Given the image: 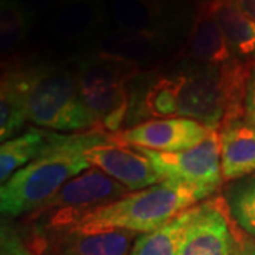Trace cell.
<instances>
[{"instance_id":"cell-3","label":"cell","mask_w":255,"mask_h":255,"mask_svg":"<svg viewBox=\"0 0 255 255\" xmlns=\"http://www.w3.org/2000/svg\"><path fill=\"white\" fill-rule=\"evenodd\" d=\"M24 92L28 121L60 133H81L100 129L84 104L77 81L75 63L14 67Z\"/></svg>"},{"instance_id":"cell-20","label":"cell","mask_w":255,"mask_h":255,"mask_svg":"<svg viewBox=\"0 0 255 255\" xmlns=\"http://www.w3.org/2000/svg\"><path fill=\"white\" fill-rule=\"evenodd\" d=\"M28 121L24 92L13 70H3L0 82V139L17 136Z\"/></svg>"},{"instance_id":"cell-10","label":"cell","mask_w":255,"mask_h":255,"mask_svg":"<svg viewBox=\"0 0 255 255\" xmlns=\"http://www.w3.org/2000/svg\"><path fill=\"white\" fill-rule=\"evenodd\" d=\"M236 237L221 199L201 201L184 231L179 255H233Z\"/></svg>"},{"instance_id":"cell-23","label":"cell","mask_w":255,"mask_h":255,"mask_svg":"<svg viewBox=\"0 0 255 255\" xmlns=\"http://www.w3.org/2000/svg\"><path fill=\"white\" fill-rule=\"evenodd\" d=\"M0 255H37L9 223H1Z\"/></svg>"},{"instance_id":"cell-5","label":"cell","mask_w":255,"mask_h":255,"mask_svg":"<svg viewBox=\"0 0 255 255\" xmlns=\"http://www.w3.org/2000/svg\"><path fill=\"white\" fill-rule=\"evenodd\" d=\"M74 63L80 95L98 128L118 133L130 107L128 85L140 68L95 51L75 58Z\"/></svg>"},{"instance_id":"cell-7","label":"cell","mask_w":255,"mask_h":255,"mask_svg":"<svg viewBox=\"0 0 255 255\" xmlns=\"http://www.w3.org/2000/svg\"><path fill=\"white\" fill-rule=\"evenodd\" d=\"M155 166L162 180L186 184L213 194L224 182L221 173L217 130H213L197 146L180 152H155L136 147Z\"/></svg>"},{"instance_id":"cell-28","label":"cell","mask_w":255,"mask_h":255,"mask_svg":"<svg viewBox=\"0 0 255 255\" xmlns=\"http://www.w3.org/2000/svg\"><path fill=\"white\" fill-rule=\"evenodd\" d=\"M193 1H196L199 6H203V4H209V3H213V1H216V0H193Z\"/></svg>"},{"instance_id":"cell-26","label":"cell","mask_w":255,"mask_h":255,"mask_svg":"<svg viewBox=\"0 0 255 255\" xmlns=\"http://www.w3.org/2000/svg\"><path fill=\"white\" fill-rule=\"evenodd\" d=\"M236 237V246H234V254L233 255H255V238L250 236H238Z\"/></svg>"},{"instance_id":"cell-8","label":"cell","mask_w":255,"mask_h":255,"mask_svg":"<svg viewBox=\"0 0 255 255\" xmlns=\"http://www.w3.org/2000/svg\"><path fill=\"white\" fill-rule=\"evenodd\" d=\"M139 234L127 230L34 231L38 255H129Z\"/></svg>"},{"instance_id":"cell-25","label":"cell","mask_w":255,"mask_h":255,"mask_svg":"<svg viewBox=\"0 0 255 255\" xmlns=\"http://www.w3.org/2000/svg\"><path fill=\"white\" fill-rule=\"evenodd\" d=\"M243 118L255 127V65L247 78L243 100Z\"/></svg>"},{"instance_id":"cell-19","label":"cell","mask_w":255,"mask_h":255,"mask_svg":"<svg viewBox=\"0 0 255 255\" xmlns=\"http://www.w3.org/2000/svg\"><path fill=\"white\" fill-rule=\"evenodd\" d=\"M199 204L183 211L163 227L152 233L139 234L129 255H179L184 231L196 216Z\"/></svg>"},{"instance_id":"cell-18","label":"cell","mask_w":255,"mask_h":255,"mask_svg":"<svg viewBox=\"0 0 255 255\" xmlns=\"http://www.w3.org/2000/svg\"><path fill=\"white\" fill-rule=\"evenodd\" d=\"M234 57L238 61L255 64V21L238 9L231 0L209 3Z\"/></svg>"},{"instance_id":"cell-27","label":"cell","mask_w":255,"mask_h":255,"mask_svg":"<svg viewBox=\"0 0 255 255\" xmlns=\"http://www.w3.org/2000/svg\"><path fill=\"white\" fill-rule=\"evenodd\" d=\"M247 17L255 21V0H231Z\"/></svg>"},{"instance_id":"cell-15","label":"cell","mask_w":255,"mask_h":255,"mask_svg":"<svg viewBox=\"0 0 255 255\" xmlns=\"http://www.w3.org/2000/svg\"><path fill=\"white\" fill-rule=\"evenodd\" d=\"M224 182L255 173V127L243 118L231 119L217 130Z\"/></svg>"},{"instance_id":"cell-24","label":"cell","mask_w":255,"mask_h":255,"mask_svg":"<svg viewBox=\"0 0 255 255\" xmlns=\"http://www.w3.org/2000/svg\"><path fill=\"white\" fill-rule=\"evenodd\" d=\"M14 1L21 9L24 17L27 18L28 24L31 26L41 14L54 9L60 0H14Z\"/></svg>"},{"instance_id":"cell-16","label":"cell","mask_w":255,"mask_h":255,"mask_svg":"<svg viewBox=\"0 0 255 255\" xmlns=\"http://www.w3.org/2000/svg\"><path fill=\"white\" fill-rule=\"evenodd\" d=\"M64 133L43 128H28L23 133L3 142L0 146V182L9 180L13 174L30 162L43 156L55 146Z\"/></svg>"},{"instance_id":"cell-13","label":"cell","mask_w":255,"mask_h":255,"mask_svg":"<svg viewBox=\"0 0 255 255\" xmlns=\"http://www.w3.org/2000/svg\"><path fill=\"white\" fill-rule=\"evenodd\" d=\"M169 33L107 30L94 43V51L125 63L140 65L155 61L169 50Z\"/></svg>"},{"instance_id":"cell-9","label":"cell","mask_w":255,"mask_h":255,"mask_svg":"<svg viewBox=\"0 0 255 255\" xmlns=\"http://www.w3.org/2000/svg\"><path fill=\"white\" fill-rule=\"evenodd\" d=\"M211 132L213 129L194 119L160 118L149 119L121 130L114 133V137L124 145L172 153L197 146Z\"/></svg>"},{"instance_id":"cell-21","label":"cell","mask_w":255,"mask_h":255,"mask_svg":"<svg viewBox=\"0 0 255 255\" xmlns=\"http://www.w3.org/2000/svg\"><path fill=\"white\" fill-rule=\"evenodd\" d=\"M27 18L14 0L0 1V54L3 70L14 64L26 44L28 34Z\"/></svg>"},{"instance_id":"cell-6","label":"cell","mask_w":255,"mask_h":255,"mask_svg":"<svg viewBox=\"0 0 255 255\" xmlns=\"http://www.w3.org/2000/svg\"><path fill=\"white\" fill-rule=\"evenodd\" d=\"M130 191L97 167L65 183L54 196L28 217L36 223L34 231H60L107 204L122 199Z\"/></svg>"},{"instance_id":"cell-1","label":"cell","mask_w":255,"mask_h":255,"mask_svg":"<svg viewBox=\"0 0 255 255\" xmlns=\"http://www.w3.org/2000/svg\"><path fill=\"white\" fill-rule=\"evenodd\" d=\"M255 64L204 65L186 61L157 75L142 97L140 111L152 119L189 118L213 130L243 117L247 78Z\"/></svg>"},{"instance_id":"cell-17","label":"cell","mask_w":255,"mask_h":255,"mask_svg":"<svg viewBox=\"0 0 255 255\" xmlns=\"http://www.w3.org/2000/svg\"><path fill=\"white\" fill-rule=\"evenodd\" d=\"M117 28L169 33L170 7L166 0H108Z\"/></svg>"},{"instance_id":"cell-14","label":"cell","mask_w":255,"mask_h":255,"mask_svg":"<svg viewBox=\"0 0 255 255\" xmlns=\"http://www.w3.org/2000/svg\"><path fill=\"white\" fill-rule=\"evenodd\" d=\"M182 57L189 63L204 65H224L238 61L209 4L197 7Z\"/></svg>"},{"instance_id":"cell-12","label":"cell","mask_w":255,"mask_h":255,"mask_svg":"<svg viewBox=\"0 0 255 255\" xmlns=\"http://www.w3.org/2000/svg\"><path fill=\"white\" fill-rule=\"evenodd\" d=\"M87 159L92 167L110 176L130 191L143 190L163 182L155 166L139 149L115 140L87 150Z\"/></svg>"},{"instance_id":"cell-22","label":"cell","mask_w":255,"mask_h":255,"mask_svg":"<svg viewBox=\"0 0 255 255\" xmlns=\"http://www.w3.org/2000/svg\"><path fill=\"white\" fill-rule=\"evenodd\" d=\"M221 200L234 224L255 238V173L230 183Z\"/></svg>"},{"instance_id":"cell-2","label":"cell","mask_w":255,"mask_h":255,"mask_svg":"<svg viewBox=\"0 0 255 255\" xmlns=\"http://www.w3.org/2000/svg\"><path fill=\"white\" fill-rule=\"evenodd\" d=\"M114 140L102 129L64 133L63 139L43 156L13 174L0 189V210L6 219L30 216L50 200L65 183L91 169L87 150Z\"/></svg>"},{"instance_id":"cell-11","label":"cell","mask_w":255,"mask_h":255,"mask_svg":"<svg viewBox=\"0 0 255 255\" xmlns=\"http://www.w3.org/2000/svg\"><path fill=\"white\" fill-rule=\"evenodd\" d=\"M105 0H60L51 10L47 33L63 44L95 43L107 31Z\"/></svg>"},{"instance_id":"cell-4","label":"cell","mask_w":255,"mask_h":255,"mask_svg":"<svg viewBox=\"0 0 255 255\" xmlns=\"http://www.w3.org/2000/svg\"><path fill=\"white\" fill-rule=\"evenodd\" d=\"M207 197L210 194L206 191L163 180L94 210L70 228L85 231L127 230L146 234L166 226Z\"/></svg>"}]
</instances>
